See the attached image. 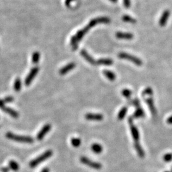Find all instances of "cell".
Segmentation results:
<instances>
[{"label":"cell","instance_id":"6da1fadb","mask_svg":"<svg viewBox=\"0 0 172 172\" xmlns=\"http://www.w3.org/2000/svg\"><path fill=\"white\" fill-rule=\"evenodd\" d=\"M6 137L13 141L21 142V143H31L34 142V139L30 137H27V136H21L17 135L11 132H8L6 134Z\"/></svg>","mask_w":172,"mask_h":172},{"label":"cell","instance_id":"7a4b0ae2","mask_svg":"<svg viewBox=\"0 0 172 172\" xmlns=\"http://www.w3.org/2000/svg\"><path fill=\"white\" fill-rule=\"evenodd\" d=\"M52 154L53 152L51 150H48L47 151H45L44 153L42 154L37 157V158H35V160H32L29 162L30 167L32 168H35V167H37L38 165L42 163V162L49 159V157H51L52 156Z\"/></svg>","mask_w":172,"mask_h":172},{"label":"cell","instance_id":"3957f363","mask_svg":"<svg viewBox=\"0 0 172 172\" xmlns=\"http://www.w3.org/2000/svg\"><path fill=\"white\" fill-rule=\"evenodd\" d=\"M118 56L121 59H123V60H126L130 61L132 62H133L135 65H136L137 66H142L143 64V62L141 60H140V59H139L137 57H135L134 56L130 55V54H129L128 53L120 52L118 54Z\"/></svg>","mask_w":172,"mask_h":172},{"label":"cell","instance_id":"277c9868","mask_svg":"<svg viewBox=\"0 0 172 172\" xmlns=\"http://www.w3.org/2000/svg\"><path fill=\"white\" fill-rule=\"evenodd\" d=\"M80 162H82V164L87 165V166L90 167V168L95 170H100L102 168V165L101 163L93 161V160H90L88 157L85 156H82L80 157Z\"/></svg>","mask_w":172,"mask_h":172},{"label":"cell","instance_id":"5b68a950","mask_svg":"<svg viewBox=\"0 0 172 172\" xmlns=\"http://www.w3.org/2000/svg\"><path fill=\"white\" fill-rule=\"evenodd\" d=\"M128 123H129V126H130L131 132V135H132V137H133L134 141H135V142H138L139 138H140V134L138 132V128L133 124V121L132 117H129Z\"/></svg>","mask_w":172,"mask_h":172},{"label":"cell","instance_id":"8992f818","mask_svg":"<svg viewBox=\"0 0 172 172\" xmlns=\"http://www.w3.org/2000/svg\"><path fill=\"white\" fill-rule=\"evenodd\" d=\"M39 70L40 68L38 66H35L31 70L29 74L26 76V78L25 79V84L26 86H29L31 84V82L33 80L36 75H37V74L38 73Z\"/></svg>","mask_w":172,"mask_h":172},{"label":"cell","instance_id":"52a82bcc","mask_svg":"<svg viewBox=\"0 0 172 172\" xmlns=\"http://www.w3.org/2000/svg\"><path fill=\"white\" fill-rule=\"evenodd\" d=\"M92 27L90 26L89 24L86 26L85 28H84L83 29H82L81 30L79 31L77 33H76V35L75 36H74V37L75 38V40L77 41L78 42H80L81 40L82 39V38L84 37V36H85V35L87 33L89 30Z\"/></svg>","mask_w":172,"mask_h":172},{"label":"cell","instance_id":"ba28073f","mask_svg":"<svg viewBox=\"0 0 172 172\" xmlns=\"http://www.w3.org/2000/svg\"><path fill=\"white\" fill-rule=\"evenodd\" d=\"M51 129V125L50 124H45L42 129L40 131V132L38 133L37 136V138L38 140H42L44 137L45 135L49 133Z\"/></svg>","mask_w":172,"mask_h":172},{"label":"cell","instance_id":"9c48e42d","mask_svg":"<svg viewBox=\"0 0 172 172\" xmlns=\"http://www.w3.org/2000/svg\"><path fill=\"white\" fill-rule=\"evenodd\" d=\"M85 119L88 121H101L103 119L104 117L101 114H93V113H87L85 115Z\"/></svg>","mask_w":172,"mask_h":172},{"label":"cell","instance_id":"30bf717a","mask_svg":"<svg viewBox=\"0 0 172 172\" xmlns=\"http://www.w3.org/2000/svg\"><path fill=\"white\" fill-rule=\"evenodd\" d=\"M80 54H81V56H82L88 62H89L90 65H97L96 61L94 60V59H93L91 56L89 55V53L86 51L85 50H84V49L82 50V51H81V52H80Z\"/></svg>","mask_w":172,"mask_h":172},{"label":"cell","instance_id":"8fae6325","mask_svg":"<svg viewBox=\"0 0 172 172\" xmlns=\"http://www.w3.org/2000/svg\"><path fill=\"white\" fill-rule=\"evenodd\" d=\"M145 101L147 103V105L149 108L153 116H156L157 115V110L154 105V100L152 98H147L146 99H145Z\"/></svg>","mask_w":172,"mask_h":172},{"label":"cell","instance_id":"7c38bea8","mask_svg":"<svg viewBox=\"0 0 172 172\" xmlns=\"http://www.w3.org/2000/svg\"><path fill=\"white\" fill-rule=\"evenodd\" d=\"M76 66V64L75 62H70L68 63V64L65 66L64 67H62V68L60 70V74L61 75H64L66 74H67L68 72L70 71L73 69H74Z\"/></svg>","mask_w":172,"mask_h":172},{"label":"cell","instance_id":"4fadbf2b","mask_svg":"<svg viewBox=\"0 0 172 172\" xmlns=\"http://www.w3.org/2000/svg\"><path fill=\"white\" fill-rule=\"evenodd\" d=\"M170 11L169 10H165L164 11V12L162 13V14L160 18V21H159V24L161 26L163 27L165 26L166 23H167V21L168 20V18L170 17Z\"/></svg>","mask_w":172,"mask_h":172},{"label":"cell","instance_id":"5bb4252c","mask_svg":"<svg viewBox=\"0 0 172 172\" xmlns=\"http://www.w3.org/2000/svg\"><path fill=\"white\" fill-rule=\"evenodd\" d=\"M116 37L121 40H132L133 38V35L129 33H123V32H117L115 35Z\"/></svg>","mask_w":172,"mask_h":172},{"label":"cell","instance_id":"9a60e30c","mask_svg":"<svg viewBox=\"0 0 172 172\" xmlns=\"http://www.w3.org/2000/svg\"><path fill=\"white\" fill-rule=\"evenodd\" d=\"M1 109L3 111L7 113V114H8L10 116L13 117V118H17V117H19V113H17L15 110L12 109L11 108L4 106L1 108Z\"/></svg>","mask_w":172,"mask_h":172},{"label":"cell","instance_id":"2e32d148","mask_svg":"<svg viewBox=\"0 0 172 172\" xmlns=\"http://www.w3.org/2000/svg\"><path fill=\"white\" fill-rule=\"evenodd\" d=\"M134 147L136 149V151H137L138 156L140 158H143L145 157V152L143 151V149L142 148L141 145L140 144V143L138 142H135Z\"/></svg>","mask_w":172,"mask_h":172},{"label":"cell","instance_id":"e0dca14e","mask_svg":"<svg viewBox=\"0 0 172 172\" xmlns=\"http://www.w3.org/2000/svg\"><path fill=\"white\" fill-rule=\"evenodd\" d=\"M97 65H103V66H111L113 64V61L111 59L108 58H102L96 61Z\"/></svg>","mask_w":172,"mask_h":172},{"label":"cell","instance_id":"ac0fdd59","mask_svg":"<svg viewBox=\"0 0 172 172\" xmlns=\"http://www.w3.org/2000/svg\"><path fill=\"white\" fill-rule=\"evenodd\" d=\"M145 116H146V114H145L143 110L141 107L137 108V110L133 115V117H134V118H143Z\"/></svg>","mask_w":172,"mask_h":172},{"label":"cell","instance_id":"d6986e66","mask_svg":"<svg viewBox=\"0 0 172 172\" xmlns=\"http://www.w3.org/2000/svg\"><path fill=\"white\" fill-rule=\"evenodd\" d=\"M91 150L95 154H101L103 151V147L100 144L95 143L92 144Z\"/></svg>","mask_w":172,"mask_h":172},{"label":"cell","instance_id":"ffe728a7","mask_svg":"<svg viewBox=\"0 0 172 172\" xmlns=\"http://www.w3.org/2000/svg\"><path fill=\"white\" fill-rule=\"evenodd\" d=\"M103 74L105 75L106 77L110 81H114L116 79L115 74L111 71L109 70H105L103 71Z\"/></svg>","mask_w":172,"mask_h":172},{"label":"cell","instance_id":"44dd1931","mask_svg":"<svg viewBox=\"0 0 172 172\" xmlns=\"http://www.w3.org/2000/svg\"><path fill=\"white\" fill-rule=\"evenodd\" d=\"M127 112H128L127 107H124L122 108L119 112L118 115H117V118H118V119L121 121L123 120L125 117L126 114H127Z\"/></svg>","mask_w":172,"mask_h":172},{"label":"cell","instance_id":"7402d4cb","mask_svg":"<svg viewBox=\"0 0 172 172\" xmlns=\"http://www.w3.org/2000/svg\"><path fill=\"white\" fill-rule=\"evenodd\" d=\"M9 167L11 170L14 171H17L19 169V165L17 162L13 160H10L9 162Z\"/></svg>","mask_w":172,"mask_h":172},{"label":"cell","instance_id":"603a6c76","mask_svg":"<svg viewBox=\"0 0 172 172\" xmlns=\"http://www.w3.org/2000/svg\"><path fill=\"white\" fill-rule=\"evenodd\" d=\"M21 80L19 78L16 79L15 82H14V85H13V88H14V90L16 92H19L21 89Z\"/></svg>","mask_w":172,"mask_h":172},{"label":"cell","instance_id":"cb8c5ba5","mask_svg":"<svg viewBox=\"0 0 172 172\" xmlns=\"http://www.w3.org/2000/svg\"><path fill=\"white\" fill-rule=\"evenodd\" d=\"M40 54L38 52H35L33 53L32 55V62L34 64H37V63L40 61Z\"/></svg>","mask_w":172,"mask_h":172},{"label":"cell","instance_id":"d4e9b609","mask_svg":"<svg viewBox=\"0 0 172 172\" xmlns=\"http://www.w3.org/2000/svg\"><path fill=\"white\" fill-rule=\"evenodd\" d=\"M71 143L74 147H79L81 144V140L79 138H73L71 140Z\"/></svg>","mask_w":172,"mask_h":172},{"label":"cell","instance_id":"484cf974","mask_svg":"<svg viewBox=\"0 0 172 172\" xmlns=\"http://www.w3.org/2000/svg\"><path fill=\"white\" fill-rule=\"evenodd\" d=\"M123 20L124 22H129V23H133V24H135V22H137L135 19H133V17H130L129 15H124L123 17Z\"/></svg>","mask_w":172,"mask_h":172},{"label":"cell","instance_id":"4316f807","mask_svg":"<svg viewBox=\"0 0 172 172\" xmlns=\"http://www.w3.org/2000/svg\"><path fill=\"white\" fill-rule=\"evenodd\" d=\"M122 94H123L125 98L128 99L131 98V94H132V92H131V90L128 89H124L123 90H122Z\"/></svg>","mask_w":172,"mask_h":172},{"label":"cell","instance_id":"83f0119b","mask_svg":"<svg viewBox=\"0 0 172 172\" xmlns=\"http://www.w3.org/2000/svg\"><path fill=\"white\" fill-rule=\"evenodd\" d=\"M153 94V90L151 87H147L146 89H144L142 92V96H145L146 95H149V96H152Z\"/></svg>","mask_w":172,"mask_h":172},{"label":"cell","instance_id":"f1b7e54d","mask_svg":"<svg viewBox=\"0 0 172 172\" xmlns=\"http://www.w3.org/2000/svg\"><path fill=\"white\" fill-rule=\"evenodd\" d=\"M163 160L165 162H170L172 161V153L166 154L163 156Z\"/></svg>","mask_w":172,"mask_h":172},{"label":"cell","instance_id":"f546056e","mask_svg":"<svg viewBox=\"0 0 172 172\" xmlns=\"http://www.w3.org/2000/svg\"><path fill=\"white\" fill-rule=\"evenodd\" d=\"M132 103H133V105L136 108H140V107H140V101L138 100V99L137 98L134 99H133V102H132Z\"/></svg>","mask_w":172,"mask_h":172},{"label":"cell","instance_id":"4dcf8cb0","mask_svg":"<svg viewBox=\"0 0 172 172\" xmlns=\"http://www.w3.org/2000/svg\"><path fill=\"white\" fill-rule=\"evenodd\" d=\"M124 5L126 8H129L131 6V1L130 0H123Z\"/></svg>","mask_w":172,"mask_h":172},{"label":"cell","instance_id":"1f68e13d","mask_svg":"<svg viewBox=\"0 0 172 172\" xmlns=\"http://www.w3.org/2000/svg\"><path fill=\"white\" fill-rule=\"evenodd\" d=\"M3 101L4 103H10V102H12L13 101V98L11 96H8V97L4 98L3 99Z\"/></svg>","mask_w":172,"mask_h":172},{"label":"cell","instance_id":"d6a6232c","mask_svg":"<svg viewBox=\"0 0 172 172\" xmlns=\"http://www.w3.org/2000/svg\"><path fill=\"white\" fill-rule=\"evenodd\" d=\"M167 123L169 124H172V116H170V117H168V119H167Z\"/></svg>","mask_w":172,"mask_h":172},{"label":"cell","instance_id":"836d02e7","mask_svg":"<svg viewBox=\"0 0 172 172\" xmlns=\"http://www.w3.org/2000/svg\"><path fill=\"white\" fill-rule=\"evenodd\" d=\"M72 1H74V0H66V5L67 7H70Z\"/></svg>","mask_w":172,"mask_h":172},{"label":"cell","instance_id":"e575fe53","mask_svg":"<svg viewBox=\"0 0 172 172\" xmlns=\"http://www.w3.org/2000/svg\"><path fill=\"white\" fill-rule=\"evenodd\" d=\"M4 103H5L4 102L3 99H2V100H1V99H0V108H1L3 107H4Z\"/></svg>","mask_w":172,"mask_h":172},{"label":"cell","instance_id":"d590c367","mask_svg":"<svg viewBox=\"0 0 172 172\" xmlns=\"http://www.w3.org/2000/svg\"><path fill=\"white\" fill-rule=\"evenodd\" d=\"M8 170L9 169L7 168V167H4V168H1V172H8Z\"/></svg>","mask_w":172,"mask_h":172},{"label":"cell","instance_id":"8d00e7d4","mask_svg":"<svg viewBox=\"0 0 172 172\" xmlns=\"http://www.w3.org/2000/svg\"><path fill=\"white\" fill-rule=\"evenodd\" d=\"M41 172H50V170L48 168H45L41 171Z\"/></svg>","mask_w":172,"mask_h":172},{"label":"cell","instance_id":"74e56055","mask_svg":"<svg viewBox=\"0 0 172 172\" xmlns=\"http://www.w3.org/2000/svg\"><path fill=\"white\" fill-rule=\"evenodd\" d=\"M110 1L113 3H116L117 1V0H110Z\"/></svg>","mask_w":172,"mask_h":172},{"label":"cell","instance_id":"f35d334b","mask_svg":"<svg viewBox=\"0 0 172 172\" xmlns=\"http://www.w3.org/2000/svg\"><path fill=\"white\" fill-rule=\"evenodd\" d=\"M165 172H170V171H165Z\"/></svg>","mask_w":172,"mask_h":172},{"label":"cell","instance_id":"ab89813d","mask_svg":"<svg viewBox=\"0 0 172 172\" xmlns=\"http://www.w3.org/2000/svg\"><path fill=\"white\" fill-rule=\"evenodd\" d=\"M171 172H172V168H171Z\"/></svg>","mask_w":172,"mask_h":172}]
</instances>
